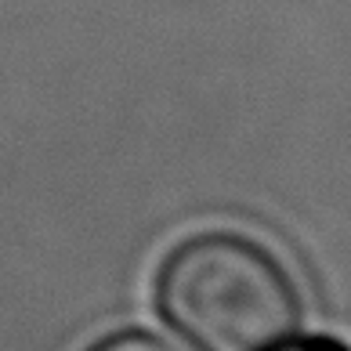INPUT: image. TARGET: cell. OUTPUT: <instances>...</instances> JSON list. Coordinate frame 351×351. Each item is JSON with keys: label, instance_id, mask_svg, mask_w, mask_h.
Segmentation results:
<instances>
[{"label": "cell", "instance_id": "1", "mask_svg": "<svg viewBox=\"0 0 351 351\" xmlns=\"http://www.w3.org/2000/svg\"><path fill=\"white\" fill-rule=\"evenodd\" d=\"M156 304L196 351H279L301 330V297L261 243L203 232L171 250Z\"/></svg>", "mask_w": 351, "mask_h": 351}, {"label": "cell", "instance_id": "2", "mask_svg": "<svg viewBox=\"0 0 351 351\" xmlns=\"http://www.w3.org/2000/svg\"><path fill=\"white\" fill-rule=\"evenodd\" d=\"M90 351H174L167 341L152 333H141V330H127V333H112L106 341H98Z\"/></svg>", "mask_w": 351, "mask_h": 351}, {"label": "cell", "instance_id": "3", "mask_svg": "<svg viewBox=\"0 0 351 351\" xmlns=\"http://www.w3.org/2000/svg\"><path fill=\"white\" fill-rule=\"evenodd\" d=\"M279 351H341L337 344H322V341H315V344H297V348H279Z\"/></svg>", "mask_w": 351, "mask_h": 351}]
</instances>
